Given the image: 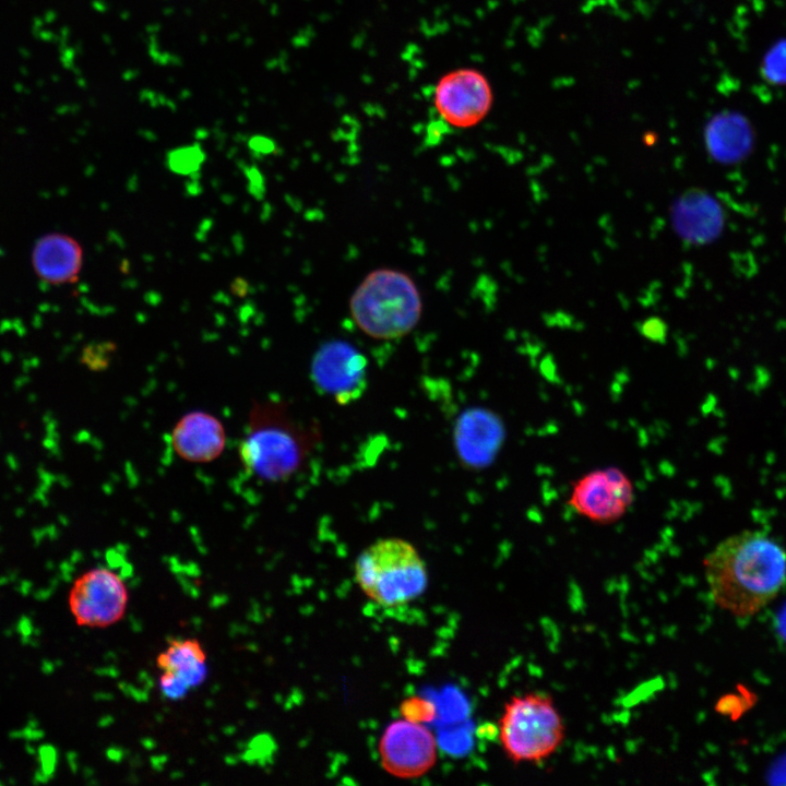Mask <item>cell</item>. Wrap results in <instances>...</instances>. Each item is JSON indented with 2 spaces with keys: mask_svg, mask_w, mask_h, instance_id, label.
<instances>
[{
  "mask_svg": "<svg viewBox=\"0 0 786 786\" xmlns=\"http://www.w3.org/2000/svg\"><path fill=\"white\" fill-rule=\"evenodd\" d=\"M703 567L714 604L740 618L761 611L786 585V551L758 531L728 536Z\"/></svg>",
  "mask_w": 786,
  "mask_h": 786,
  "instance_id": "cell-1",
  "label": "cell"
},
{
  "mask_svg": "<svg viewBox=\"0 0 786 786\" xmlns=\"http://www.w3.org/2000/svg\"><path fill=\"white\" fill-rule=\"evenodd\" d=\"M320 440L319 428L296 421L286 403L272 398L253 401L238 445V458L249 476L264 483H282L302 467Z\"/></svg>",
  "mask_w": 786,
  "mask_h": 786,
  "instance_id": "cell-2",
  "label": "cell"
},
{
  "mask_svg": "<svg viewBox=\"0 0 786 786\" xmlns=\"http://www.w3.org/2000/svg\"><path fill=\"white\" fill-rule=\"evenodd\" d=\"M356 326L374 340H396L410 333L422 314V298L405 272L381 267L369 272L349 298Z\"/></svg>",
  "mask_w": 786,
  "mask_h": 786,
  "instance_id": "cell-3",
  "label": "cell"
},
{
  "mask_svg": "<svg viewBox=\"0 0 786 786\" xmlns=\"http://www.w3.org/2000/svg\"><path fill=\"white\" fill-rule=\"evenodd\" d=\"M355 579L368 598L384 607L409 603L428 585L419 552L397 537L379 539L364 549L355 562Z\"/></svg>",
  "mask_w": 786,
  "mask_h": 786,
  "instance_id": "cell-4",
  "label": "cell"
},
{
  "mask_svg": "<svg viewBox=\"0 0 786 786\" xmlns=\"http://www.w3.org/2000/svg\"><path fill=\"white\" fill-rule=\"evenodd\" d=\"M498 726L502 750L514 764L541 763L565 738V725L553 699L541 692L511 696Z\"/></svg>",
  "mask_w": 786,
  "mask_h": 786,
  "instance_id": "cell-5",
  "label": "cell"
},
{
  "mask_svg": "<svg viewBox=\"0 0 786 786\" xmlns=\"http://www.w3.org/2000/svg\"><path fill=\"white\" fill-rule=\"evenodd\" d=\"M129 592L115 571L99 567L80 575L69 594V606L81 627L107 628L120 621L128 608Z\"/></svg>",
  "mask_w": 786,
  "mask_h": 786,
  "instance_id": "cell-6",
  "label": "cell"
},
{
  "mask_svg": "<svg viewBox=\"0 0 786 786\" xmlns=\"http://www.w3.org/2000/svg\"><path fill=\"white\" fill-rule=\"evenodd\" d=\"M380 763L385 772L398 778H416L429 772L438 760V745L432 731L421 723L395 719L379 740Z\"/></svg>",
  "mask_w": 786,
  "mask_h": 786,
  "instance_id": "cell-7",
  "label": "cell"
},
{
  "mask_svg": "<svg viewBox=\"0 0 786 786\" xmlns=\"http://www.w3.org/2000/svg\"><path fill=\"white\" fill-rule=\"evenodd\" d=\"M434 107L450 126L467 129L489 112L493 94L487 78L475 69H457L443 75L434 90Z\"/></svg>",
  "mask_w": 786,
  "mask_h": 786,
  "instance_id": "cell-8",
  "label": "cell"
},
{
  "mask_svg": "<svg viewBox=\"0 0 786 786\" xmlns=\"http://www.w3.org/2000/svg\"><path fill=\"white\" fill-rule=\"evenodd\" d=\"M633 498L634 488L628 475L619 468L607 467L579 478L569 504L592 522L610 524L627 513Z\"/></svg>",
  "mask_w": 786,
  "mask_h": 786,
  "instance_id": "cell-9",
  "label": "cell"
},
{
  "mask_svg": "<svg viewBox=\"0 0 786 786\" xmlns=\"http://www.w3.org/2000/svg\"><path fill=\"white\" fill-rule=\"evenodd\" d=\"M367 360L350 343L335 340L322 344L311 362L314 384L340 403L358 397L366 386Z\"/></svg>",
  "mask_w": 786,
  "mask_h": 786,
  "instance_id": "cell-10",
  "label": "cell"
},
{
  "mask_svg": "<svg viewBox=\"0 0 786 786\" xmlns=\"http://www.w3.org/2000/svg\"><path fill=\"white\" fill-rule=\"evenodd\" d=\"M223 422L213 414L192 410L181 416L170 432V445L177 456L189 463H210L226 448Z\"/></svg>",
  "mask_w": 786,
  "mask_h": 786,
  "instance_id": "cell-11",
  "label": "cell"
},
{
  "mask_svg": "<svg viewBox=\"0 0 786 786\" xmlns=\"http://www.w3.org/2000/svg\"><path fill=\"white\" fill-rule=\"evenodd\" d=\"M453 437L461 462L479 468L493 460L502 440V427L491 412L473 408L457 418Z\"/></svg>",
  "mask_w": 786,
  "mask_h": 786,
  "instance_id": "cell-12",
  "label": "cell"
},
{
  "mask_svg": "<svg viewBox=\"0 0 786 786\" xmlns=\"http://www.w3.org/2000/svg\"><path fill=\"white\" fill-rule=\"evenodd\" d=\"M36 275L51 285L78 281L83 265V249L71 236L53 233L39 238L32 252Z\"/></svg>",
  "mask_w": 786,
  "mask_h": 786,
  "instance_id": "cell-13",
  "label": "cell"
},
{
  "mask_svg": "<svg viewBox=\"0 0 786 786\" xmlns=\"http://www.w3.org/2000/svg\"><path fill=\"white\" fill-rule=\"evenodd\" d=\"M675 227L679 235L693 242L713 239L723 226L716 202L703 192L684 194L674 209Z\"/></svg>",
  "mask_w": 786,
  "mask_h": 786,
  "instance_id": "cell-14",
  "label": "cell"
},
{
  "mask_svg": "<svg viewBox=\"0 0 786 786\" xmlns=\"http://www.w3.org/2000/svg\"><path fill=\"white\" fill-rule=\"evenodd\" d=\"M705 142L715 159L723 163L737 162L750 151L752 143L750 124L739 114H718L706 127Z\"/></svg>",
  "mask_w": 786,
  "mask_h": 786,
  "instance_id": "cell-15",
  "label": "cell"
},
{
  "mask_svg": "<svg viewBox=\"0 0 786 786\" xmlns=\"http://www.w3.org/2000/svg\"><path fill=\"white\" fill-rule=\"evenodd\" d=\"M207 656L196 639H176L158 654L156 665L183 680L190 689L199 687L207 676Z\"/></svg>",
  "mask_w": 786,
  "mask_h": 786,
  "instance_id": "cell-16",
  "label": "cell"
},
{
  "mask_svg": "<svg viewBox=\"0 0 786 786\" xmlns=\"http://www.w3.org/2000/svg\"><path fill=\"white\" fill-rule=\"evenodd\" d=\"M762 76L771 84H786V39L775 44L764 56Z\"/></svg>",
  "mask_w": 786,
  "mask_h": 786,
  "instance_id": "cell-17",
  "label": "cell"
},
{
  "mask_svg": "<svg viewBox=\"0 0 786 786\" xmlns=\"http://www.w3.org/2000/svg\"><path fill=\"white\" fill-rule=\"evenodd\" d=\"M204 153L199 145L177 147L168 154L169 168L179 175H189L200 168Z\"/></svg>",
  "mask_w": 786,
  "mask_h": 786,
  "instance_id": "cell-18",
  "label": "cell"
},
{
  "mask_svg": "<svg viewBox=\"0 0 786 786\" xmlns=\"http://www.w3.org/2000/svg\"><path fill=\"white\" fill-rule=\"evenodd\" d=\"M400 712L403 718L424 724L436 717L437 707L427 699L409 696L402 702Z\"/></svg>",
  "mask_w": 786,
  "mask_h": 786,
  "instance_id": "cell-19",
  "label": "cell"
},
{
  "mask_svg": "<svg viewBox=\"0 0 786 786\" xmlns=\"http://www.w3.org/2000/svg\"><path fill=\"white\" fill-rule=\"evenodd\" d=\"M162 672L163 674L159 678V688L164 696L169 700L183 699L190 690L189 686L171 672Z\"/></svg>",
  "mask_w": 786,
  "mask_h": 786,
  "instance_id": "cell-20",
  "label": "cell"
},
{
  "mask_svg": "<svg viewBox=\"0 0 786 786\" xmlns=\"http://www.w3.org/2000/svg\"><path fill=\"white\" fill-rule=\"evenodd\" d=\"M39 759L44 774L50 775L55 770L56 751L50 746H44L39 751Z\"/></svg>",
  "mask_w": 786,
  "mask_h": 786,
  "instance_id": "cell-21",
  "label": "cell"
},
{
  "mask_svg": "<svg viewBox=\"0 0 786 786\" xmlns=\"http://www.w3.org/2000/svg\"><path fill=\"white\" fill-rule=\"evenodd\" d=\"M249 146L260 153H266L272 148L269 139L263 136H252L249 141Z\"/></svg>",
  "mask_w": 786,
  "mask_h": 786,
  "instance_id": "cell-22",
  "label": "cell"
},
{
  "mask_svg": "<svg viewBox=\"0 0 786 786\" xmlns=\"http://www.w3.org/2000/svg\"><path fill=\"white\" fill-rule=\"evenodd\" d=\"M779 631L783 634L784 639L786 640V607L784 608L783 612L781 614Z\"/></svg>",
  "mask_w": 786,
  "mask_h": 786,
  "instance_id": "cell-23",
  "label": "cell"
}]
</instances>
